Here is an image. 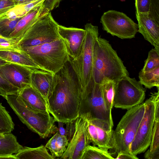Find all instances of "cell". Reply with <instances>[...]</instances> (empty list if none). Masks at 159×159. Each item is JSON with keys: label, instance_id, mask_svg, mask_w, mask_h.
Wrapping results in <instances>:
<instances>
[{"label": "cell", "instance_id": "d590c367", "mask_svg": "<svg viewBox=\"0 0 159 159\" xmlns=\"http://www.w3.org/2000/svg\"><path fill=\"white\" fill-rule=\"evenodd\" d=\"M15 5L11 0H0V15L7 12Z\"/></svg>", "mask_w": 159, "mask_h": 159}, {"label": "cell", "instance_id": "7402d4cb", "mask_svg": "<svg viewBox=\"0 0 159 159\" xmlns=\"http://www.w3.org/2000/svg\"><path fill=\"white\" fill-rule=\"evenodd\" d=\"M23 147L12 134H5L4 137L0 138V159H17L15 154Z\"/></svg>", "mask_w": 159, "mask_h": 159}, {"label": "cell", "instance_id": "44dd1931", "mask_svg": "<svg viewBox=\"0 0 159 159\" xmlns=\"http://www.w3.org/2000/svg\"><path fill=\"white\" fill-rule=\"evenodd\" d=\"M54 74L49 72H32L31 86L46 100L52 89Z\"/></svg>", "mask_w": 159, "mask_h": 159}, {"label": "cell", "instance_id": "603a6c76", "mask_svg": "<svg viewBox=\"0 0 159 159\" xmlns=\"http://www.w3.org/2000/svg\"><path fill=\"white\" fill-rule=\"evenodd\" d=\"M17 159H54L45 146L42 145L36 148L23 147L15 154Z\"/></svg>", "mask_w": 159, "mask_h": 159}, {"label": "cell", "instance_id": "e0dca14e", "mask_svg": "<svg viewBox=\"0 0 159 159\" xmlns=\"http://www.w3.org/2000/svg\"><path fill=\"white\" fill-rule=\"evenodd\" d=\"M138 21V32L154 48H159V23L148 13H136Z\"/></svg>", "mask_w": 159, "mask_h": 159}, {"label": "cell", "instance_id": "8fae6325", "mask_svg": "<svg viewBox=\"0 0 159 159\" xmlns=\"http://www.w3.org/2000/svg\"><path fill=\"white\" fill-rule=\"evenodd\" d=\"M103 30L121 39L135 37L138 25L124 13L111 10L104 12L101 18Z\"/></svg>", "mask_w": 159, "mask_h": 159}, {"label": "cell", "instance_id": "7a4b0ae2", "mask_svg": "<svg viewBox=\"0 0 159 159\" xmlns=\"http://www.w3.org/2000/svg\"><path fill=\"white\" fill-rule=\"evenodd\" d=\"M129 73L116 51L107 40L98 37L93 49L92 80L99 84L115 83Z\"/></svg>", "mask_w": 159, "mask_h": 159}, {"label": "cell", "instance_id": "8992f818", "mask_svg": "<svg viewBox=\"0 0 159 159\" xmlns=\"http://www.w3.org/2000/svg\"><path fill=\"white\" fill-rule=\"evenodd\" d=\"M86 34L81 51L78 56L70 61L76 75L81 92L92 82L93 49L95 41L98 37L97 26L91 23L85 25Z\"/></svg>", "mask_w": 159, "mask_h": 159}, {"label": "cell", "instance_id": "d6986e66", "mask_svg": "<svg viewBox=\"0 0 159 159\" xmlns=\"http://www.w3.org/2000/svg\"><path fill=\"white\" fill-rule=\"evenodd\" d=\"M0 57L8 62L24 66L34 72H49L40 67L28 54L19 49L0 50Z\"/></svg>", "mask_w": 159, "mask_h": 159}, {"label": "cell", "instance_id": "ffe728a7", "mask_svg": "<svg viewBox=\"0 0 159 159\" xmlns=\"http://www.w3.org/2000/svg\"><path fill=\"white\" fill-rule=\"evenodd\" d=\"M53 0H34L16 4L7 12L0 15V21L5 19L20 18L34 8L43 4L50 6Z\"/></svg>", "mask_w": 159, "mask_h": 159}, {"label": "cell", "instance_id": "9a60e30c", "mask_svg": "<svg viewBox=\"0 0 159 159\" xmlns=\"http://www.w3.org/2000/svg\"><path fill=\"white\" fill-rule=\"evenodd\" d=\"M58 31L60 37L66 45L70 58H76L82 49L86 34L85 29L66 27L58 24Z\"/></svg>", "mask_w": 159, "mask_h": 159}, {"label": "cell", "instance_id": "e575fe53", "mask_svg": "<svg viewBox=\"0 0 159 159\" xmlns=\"http://www.w3.org/2000/svg\"><path fill=\"white\" fill-rule=\"evenodd\" d=\"M57 131L50 139L45 146L50 151L51 155L55 158L57 157L56 142Z\"/></svg>", "mask_w": 159, "mask_h": 159}, {"label": "cell", "instance_id": "30bf717a", "mask_svg": "<svg viewBox=\"0 0 159 159\" xmlns=\"http://www.w3.org/2000/svg\"><path fill=\"white\" fill-rule=\"evenodd\" d=\"M144 102V115L130 146V152L136 156L145 152L149 147L155 121V105L152 93Z\"/></svg>", "mask_w": 159, "mask_h": 159}, {"label": "cell", "instance_id": "f546056e", "mask_svg": "<svg viewBox=\"0 0 159 159\" xmlns=\"http://www.w3.org/2000/svg\"><path fill=\"white\" fill-rule=\"evenodd\" d=\"M159 66V48H154L149 52L148 57L145 60L144 65L141 70L146 72Z\"/></svg>", "mask_w": 159, "mask_h": 159}, {"label": "cell", "instance_id": "d4e9b609", "mask_svg": "<svg viewBox=\"0 0 159 159\" xmlns=\"http://www.w3.org/2000/svg\"><path fill=\"white\" fill-rule=\"evenodd\" d=\"M150 148L145 153L146 159H159V119L155 118Z\"/></svg>", "mask_w": 159, "mask_h": 159}, {"label": "cell", "instance_id": "4dcf8cb0", "mask_svg": "<svg viewBox=\"0 0 159 159\" xmlns=\"http://www.w3.org/2000/svg\"><path fill=\"white\" fill-rule=\"evenodd\" d=\"M20 18L5 19L0 20V35L4 38H9L10 35L14 31L17 22Z\"/></svg>", "mask_w": 159, "mask_h": 159}, {"label": "cell", "instance_id": "f35d334b", "mask_svg": "<svg viewBox=\"0 0 159 159\" xmlns=\"http://www.w3.org/2000/svg\"><path fill=\"white\" fill-rule=\"evenodd\" d=\"M5 134L0 133V138H3Z\"/></svg>", "mask_w": 159, "mask_h": 159}, {"label": "cell", "instance_id": "6da1fadb", "mask_svg": "<svg viewBox=\"0 0 159 159\" xmlns=\"http://www.w3.org/2000/svg\"><path fill=\"white\" fill-rule=\"evenodd\" d=\"M80 89L70 60L54 74L46 101L49 112L56 122L75 120L79 116Z\"/></svg>", "mask_w": 159, "mask_h": 159}, {"label": "cell", "instance_id": "5bb4252c", "mask_svg": "<svg viewBox=\"0 0 159 159\" xmlns=\"http://www.w3.org/2000/svg\"><path fill=\"white\" fill-rule=\"evenodd\" d=\"M32 72L24 66L11 62L0 66V74L19 90L31 85L30 77Z\"/></svg>", "mask_w": 159, "mask_h": 159}, {"label": "cell", "instance_id": "cb8c5ba5", "mask_svg": "<svg viewBox=\"0 0 159 159\" xmlns=\"http://www.w3.org/2000/svg\"><path fill=\"white\" fill-rule=\"evenodd\" d=\"M136 13H148L159 23V0H135Z\"/></svg>", "mask_w": 159, "mask_h": 159}, {"label": "cell", "instance_id": "ab89813d", "mask_svg": "<svg viewBox=\"0 0 159 159\" xmlns=\"http://www.w3.org/2000/svg\"><path fill=\"white\" fill-rule=\"evenodd\" d=\"M0 36H1L0 35Z\"/></svg>", "mask_w": 159, "mask_h": 159}, {"label": "cell", "instance_id": "52a82bcc", "mask_svg": "<svg viewBox=\"0 0 159 159\" xmlns=\"http://www.w3.org/2000/svg\"><path fill=\"white\" fill-rule=\"evenodd\" d=\"M79 116L103 120L113 126L111 111L108 110L103 98L101 85L92 80L81 92Z\"/></svg>", "mask_w": 159, "mask_h": 159}, {"label": "cell", "instance_id": "ba28073f", "mask_svg": "<svg viewBox=\"0 0 159 159\" xmlns=\"http://www.w3.org/2000/svg\"><path fill=\"white\" fill-rule=\"evenodd\" d=\"M58 25L50 12L45 14L17 42L18 48L37 46L60 38L58 31Z\"/></svg>", "mask_w": 159, "mask_h": 159}, {"label": "cell", "instance_id": "8d00e7d4", "mask_svg": "<svg viewBox=\"0 0 159 159\" xmlns=\"http://www.w3.org/2000/svg\"><path fill=\"white\" fill-rule=\"evenodd\" d=\"M115 159H138V158L137 156L132 153H119Z\"/></svg>", "mask_w": 159, "mask_h": 159}, {"label": "cell", "instance_id": "7c38bea8", "mask_svg": "<svg viewBox=\"0 0 159 159\" xmlns=\"http://www.w3.org/2000/svg\"><path fill=\"white\" fill-rule=\"evenodd\" d=\"M74 129L67 148L59 158L63 159H81L87 146L90 145L87 131V120L79 116L74 121Z\"/></svg>", "mask_w": 159, "mask_h": 159}, {"label": "cell", "instance_id": "2e32d148", "mask_svg": "<svg viewBox=\"0 0 159 159\" xmlns=\"http://www.w3.org/2000/svg\"><path fill=\"white\" fill-rule=\"evenodd\" d=\"M52 10L50 6L45 4L34 8L19 20L9 38L18 42L40 17Z\"/></svg>", "mask_w": 159, "mask_h": 159}, {"label": "cell", "instance_id": "3957f363", "mask_svg": "<svg viewBox=\"0 0 159 159\" xmlns=\"http://www.w3.org/2000/svg\"><path fill=\"white\" fill-rule=\"evenodd\" d=\"M19 49L28 54L40 67L54 74L70 59L65 43L61 38L51 42Z\"/></svg>", "mask_w": 159, "mask_h": 159}, {"label": "cell", "instance_id": "9c48e42d", "mask_svg": "<svg viewBox=\"0 0 159 159\" xmlns=\"http://www.w3.org/2000/svg\"><path fill=\"white\" fill-rule=\"evenodd\" d=\"M146 89L135 78L125 76L116 83L113 106L128 110L143 102Z\"/></svg>", "mask_w": 159, "mask_h": 159}, {"label": "cell", "instance_id": "83f0119b", "mask_svg": "<svg viewBox=\"0 0 159 159\" xmlns=\"http://www.w3.org/2000/svg\"><path fill=\"white\" fill-rule=\"evenodd\" d=\"M14 126L9 112L0 103V133H10L14 129Z\"/></svg>", "mask_w": 159, "mask_h": 159}, {"label": "cell", "instance_id": "4fadbf2b", "mask_svg": "<svg viewBox=\"0 0 159 159\" xmlns=\"http://www.w3.org/2000/svg\"><path fill=\"white\" fill-rule=\"evenodd\" d=\"M85 119L87 121V131L91 143L104 149L111 150L112 148L113 126L103 120Z\"/></svg>", "mask_w": 159, "mask_h": 159}, {"label": "cell", "instance_id": "ac0fdd59", "mask_svg": "<svg viewBox=\"0 0 159 159\" xmlns=\"http://www.w3.org/2000/svg\"><path fill=\"white\" fill-rule=\"evenodd\" d=\"M18 93L23 103L29 110L35 112H49L46 100L31 85L20 90Z\"/></svg>", "mask_w": 159, "mask_h": 159}, {"label": "cell", "instance_id": "f1b7e54d", "mask_svg": "<svg viewBox=\"0 0 159 159\" xmlns=\"http://www.w3.org/2000/svg\"><path fill=\"white\" fill-rule=\"evenodd\" d=\"M116 83L109 81L101 84L102 96L107 109L111 111Z\"/></svg>", "mask_w": 159, "mask_h": 159}, {"label": "cell", "instance_id": "4316f807", "mask_svg": "<svg viewBox=\"0 0 159 159\" xmlns=\"http://www.w3.org/2000/svg\"><path fill=\"white\" fill-rule=\"evenodd\" d=\"M108 150L94 145H88L85 148L81 159H113Z\"/></svg>", "mask_w": 159, "mask_h": 159}, {"label": "cell", "instance_id": "277c9868", "mask_svg": "<svg viewBox=\"0 0 159 159\" xmlns=\"http://www.w3.org/2000/svg\"><path fill=\"white\" fill-rule=\"evenodd\" d=\"M127 110L113 130L112 148L109 152L114 159L120 153H131L130 146L144 115V102Z\"/></svg>", "mask_w": 159, "mask_h": 159}, {"label": "cell", "instance_id": "836d02e7", "mask_svg": "<svg viewBox=\"0 0 159 159\" xmlns=\"http://www.w3.org/2000/svg\"><path fill=\"white\" fill-rule=\"evenodd\" d=\"M69 143L67 137L60 134L57 131L56 145L57 157L59 158L65 151Z\"/></svg>", "mask_w": 159, "mask_h": 159}, {"label": "cell", "instance_id": "d6a6232c", "mask_svg": "<svg viewBox=\"0 0 159 159\" xmlns=\"http://www.w3.org/2000/svg\"><path fill=\"white\" fill-rule=\"evenodd\" d=\"M74 120L70 122L65 123L57 122L58 124V132L62 135L67 137L69 142L71 139L74 133Z\"/></svg>", "mask_w": 159, "mask_h": 159}, {"label": "cell", "instance_id": "484cf974", "mask_svg": "<svg viewBox=\"0 0 159 159\" xmlns=\"http://www.w3.org/2000/svg\"><path fill=\"white\" fill-rule=\"evenodd\" d=\"M139 82L146 88L151 89L156 87L159 90V66L152 70L139 74Z\"/></svg>", "mask_w": 159, "mask_h": 159}, {"label": "cell", "instance_id": "1f68e13d", "mask_svg": "<svg viewBox=\"0 0 159 159\" xmlns=\"http://www.w3.org/2000/svg\"><path fill=\"white\" fill-rule=\"evenodd\" d=\"M19 91L8 82L0 74V95L4 98L10 94L15 93Z\"/></svg>", "mask_w": 159, "mask_h": 159}, {"label": "cell", "instance_id": "5b68a950", "mask_svg": "<svg viewBox=\"0 0 159 159\" xmlns=\"http://www.w3.org/2000/svg\"><path fill=\"white\" fill-rule=\"evenodd\" d=\"M18 92L4 98L20 120L29 129L42 138L48 137L56 130L54 117L49 112H35L28 109L21 101Z\"/></svg>", "mask_w": 159, "mask_h": 159}, {"label": "cell", "instance_id": "74e56055", "mask_svg": "<svg viewBox=\"0 0 159 159\" xmlns=\"http://www.w3.org/2000/svg\"><path fill=\"white\" fill-rule=\"evenodd\" d=\"M10 62L0 57V66L7 63Z\"/></svg>", "mask_w": 159, "mask_h": 159}]
</instances>
